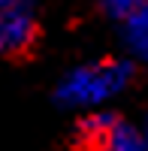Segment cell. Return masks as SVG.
<instances>
[{"instance_id":"5","label":"cell","mask_w":148,"mask_h":151,"mask_svg":"<svg viewBox=\"0 0 148 151\" xmlns=\"http://www.w3.org/2000/svg\"><path fill=\"white\" fill-rule=\"evenodd\" d=\"M106 151H148V142H145V133L136 130L133 124H127L121 118L112 130V139H109Z\"/></svg>"},{"instance_id":"6","label":"cell","mask_w":148,"mask_h":151,"mask_svg":"<svg viewBox=\"0 0 148 151\" xmlns=\"http://www.w3.org/2000/svg\"><path fill=\"white\" fill-rule=\"evenodd\" d=\"M145 142H148V124H145Z\"/></svg>"},{"instance_id":"2","label":"cell","mask_w":148,"mask_h":151,"mask_svg":"<svg viewBox=\"0 0 148 151\" xmlns=\"http://www.w3.org/2000/svg\"><path fill=\"white\" fill-rule=\"evenodd\" d=\"M40 36L42 27L30 3L0 0V52L9 58H30Z\"/></svg>"},{"instance_id":"3","label":"cell","mask_w":148,"mask_h":151,"mask_svg":"<svg viewBox=\"0 0 148 151\" xmlns=\"http://www.w3.org/2000/svg\"><path fill=\"white\" fill-rule=\"evenodd\" d=\"M103 15L121 24L124 45L133 58L148 64V3L142 0H106L100 3Z\"/></svg>"},{"instance_id":"1","label":"cell","mask_w":148,"mask_h":151,"mask_svg":"<svg viewBox=\"0 0 148 151\" xmlns=\"http://www.w3.org/2000/svg\"><path fill=\"white\" fill-rule=\"evenodd\" d=\"M136 79V64L121 58H103L94 64H82L70 70L55 88L57 106H97L121 94Z\"/></svg>"},{"instance_id":"4","label":"cell","mask_w":148,"mask_h":151,"mask_svg":"<svg viewBox=\"0 0 148 151\" xmlns=\"http://www.w3.org/2000/svg\"><path fill=\"white\" fill-rule=\"evenodd\" d=\"M121 118L115 112H91L76 124V133H73V148L76 151H106L109 139H112V130Z\"/></svg>"},{"instance_id":"7","label":"cell","mask_w":148,"mask_h":151,"mask_svg":"<svg viewBox=\"0 0 148 151\" xmlns=\"http://www.w3.org/2000/svg\"><path fill=\"white\" fill-rule=\"evenodd\" d=\"M0 55H3V52H0Z\"/></svg>"}]
</instances>
